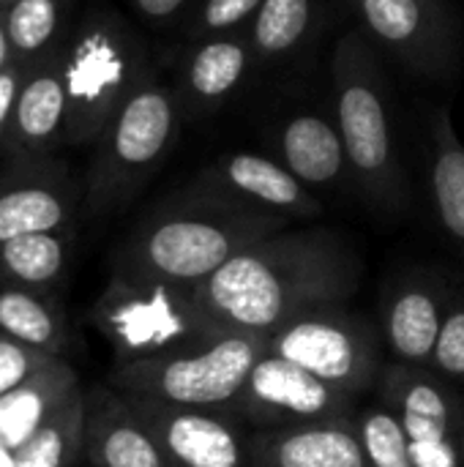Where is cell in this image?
I'll use <instances>...</instances> for the list:
<instances>
[{
	"label": "cell",
	"instance_id": "d6986e66",
	"mask_svg": "<svg viewBox=\"0 0 464 467\" xmlns=\"http://www.w3.org/2000/svg\"><path fill=\"white\" fill-rule=\"evenodd\" d=\"M356 419L249 432V467H372Z\"/></svg>",
	"mask_w": 464,
	"mask_h": 467
},
{
	"label": "cell",
	"instance_id": "484cf974",
	"mask_svg": "<svg viewBox=\"0 0 464 467\" xmlns=\"http://www.w3.org/2000/svg\"><path fill=\"white\" fill-rule=\"evenodd\" d=\"M317 19V0H263L246 27L257 63H273L293 55Z\"/></svg>",
	"mask_w": 464,
	"mask_h": 467
},
{
	"label": "cell",
	"instance_id": "8992f818",
	"mask_svg": "<svg viewBox=\"0 0 464 467\" xmlns=\"http://www.w3.org/2000/svg\"><path fill=\"white\" fill-rule=\"evenodd\" d=\"M265 350L268 337L230 331L183 353L145 361H115L107 383L129 397L230 413Z\"/></svg>",
	"mask_w": 464,
	"mask_h": 467
},
{
	"label": "cell",
	"instance_id": "ffe728a7",
	"mask_svg": "<svg viewBox=\"0 0 464 467\" xmlns=\"http://www.w3.org/2000/svg\"><path fill=\"white\" fill-rule=\"evenodd\" d=\"M273 142L279 161L312 192L334 189L345 178H353L339 126L320 112H298L284 118Z\"/></svg>",
	"mask_w": 464,
	"mask_h": 467
},
{
	"label": "cell",
	"instance_id": "277c9868",
	"mask_svg": "<svg viewBox=\"0 0 464 467\" xmlns=\"http://www.w3.org/2000/svg\"><path fill=\"white\" fill-rule=\"evenodd\" d=\"M156 66L142 38L112 11L88 14L63 44L66 137L68 145H96L118 109Z\"/></svg>",
	"mask_w": 464,
	"mask_h": 467
},
{
	"label": "cell",
	"instance_id": "d4e9b609",
	"mask_svg": "<svg viewBox=\"0 0 464 467\" xmlns=\"http://www.w3.org/2000/svg\"><path fill=\"white\" fill-rule=\"evenodd\" d=\"M74 0H16L3 11L14 57L33 63L66 44Z\"/></svg>",
	"mask_w": 464,
	"mask_h": 467
},
{
	"label": "cell",
	"instance_id": "9a60e30c",
	"mask_svg": "<svg viewBox=\"0 0 464 467\" xmlns=\"http://www.w3.org/2000/svg\"><path fill=\"white\" fill-rule=\"evenodd\" d=\"M191 183L293 222L323 213V205L309 186H304L279 159L260 153L238 150L219 156Z\"/></svg>",
	"mask_w": 464,
	"mask_h": 467
},
{
	"label": "cell",
	"instance_id": "836d02e7",
	"mask_svg": "<svg viewBox=\"0 0 464 467\" xmlns=\"http://www.w3.org/2000/svg\"><path fill=\"white\" fill-rule=\"evenodd\" d=\"M16 57H14V49H11V38H8V30H5V19H3V11H0V68L11 66Z\"/></svg>",
	"mask_w": 464,
	"mask_h": 467
},
{
	"label": "cell",
	"instance_id": "83f0119b",
	"mask_svg": "<svg viewBox=\"0 0 464 467\" xmlns=\"http://www.w3.org/2000/svg\"><path fill=\"white\" fill-rule=\"evenodd\" d=\"M356 424H358L361 446H364V454H366L369 465L418 467L416 460H413L407 435L402 430V421L397 419V413L386 402H377V405L361 410Z\"/></svg>",
	"mask_w": 464,
	"mask_h": 467
},
{
	"label": "cell",
	"instance_id": "f1b7e54d",
	"mask_svg": "<svg viewBox=\"0 0 464 467\" xmlns=\"http://www.w3.org/2000/svg\"><path fill=\"white\" fill-rule=\"evenodd\" d=\"M263 0H202L189 22V38H211L246 30Z\"/></svg>",
	"mask_w": 464,
	"mask_h": 467
},
{
	"label": "cell",
	"instance_id": "ac0fdd59",
	"mask_svg": "<svg viewBox=\"0 0 464 467\" xmlns=\"http://www.w3.org/2000/svg\"><path fill=\"white\" fill-rule=\"evenodd\" d=\"M82 460L90 467H167L145 421L109 383L85 391Z\"/></svg>",
	"mask_w": 464,
	"mask_h": 467
},
{
	"label": "cell",
	"instance_id": "ba28073f",
	"mask_svg": "<svg viewBox=\"0 0 464 467\" xmlns=\"http://www.w3.org/2000/svg\"><path fill=\"white\" fill-rule=\"evenodd\" d=\"M268 350L314 378L361 397L383 372V334L347 304L306 312L268 337Z\"/></svg>",
	"mask_w": 464,
	"mask_h": 467
},
{
	"label": "cell",
	"instance_id": "52a82bcc",
	"mask_svg": "<svg viewBox=\"0 0 464 467\" xmlns=\"http://www.w3.org/2000/svg\"><path fill=\"white\" fill-rule=\"evenodd\" d=\"M93 323L115 350V361H145L219 339L200 312L191 287L112 274L93 306Z\"/></svg>",
	"mask_w": 464,
	"mask_h": 467
},
{
	"label": "cell",
	"instance_id": "6da1fadb",
	"mask_svg": "<svg viewBox=\"0 0 464 467\" xmlns=\"http://www.w3.org/2000/svg\"><path fill=\"white\" fill-rule=\"evenodd\" d=\"M361 274V257L342 233L287 227L235 254L191 293L213 328L271 337L306 312L347 304Z\"/></svg>",
	"mask_w": 464,
	"mask_h": 467
},
{
	"label": "cell",
	"instance_id": "8fae6325",
	"mask_svg": "<svg viewBox=\"0 0 464 467\" xmlns=\"http://www.w3.org/2000/svg\"><path fill=\"white\" fill-rule=\"evenodd\" d=\"M361 30L407 68L443 79L462 55L459 16L451 0H347Z\"/></svg>",
	"mask_w": 464,
	"mask_h": 467
},
{
	"label": "cell",
	"instance_id": "4fadbf2b",
	"mask_svg": "<svg viewBox=\"0 0 464 467\" xmlns=\"http://www.w3.org/2000/svg\"><path fill=\"white\" fill-rule=\"evenodd\" d=\"M451 296L454 287L449 279L427 268L407 271L388 287L380 334L394 361L432 367Z\"/></svg>",
	"mask_w": 464,
	"mask_h": 467
},
{
	"label": "cell",
	"instance_id": "603a6c76",
	"mask_svg": "<svg viewBox=\"0 0 464 467\" xmlns=\"http://www.w3.org/2000/svg\"><path fill=\"white\" fill-rule=\"evenodd\" d=\"M0 334L46 356L68 348V320L49 290L0 282Z\"/></svg>",
	"mask_w": 464,
	"mask_h": 467
},
{
	"label": "cell",
	"instance_id": "30bf717a",
	"mask_svg": "<svg viewBox=\"0 0 464 467\" xmlns=\"http://www.w3.org/2000/svg\"><path fill=\"white\" fill-rule=\"evenodd\" d=\"M249 432L356 419V397L265 350L230 410Z\"/></svg>",
	"mask_w": 464,
	"mask_h": 467
},
{
	"label": "cell",
	"instance_id": "e575fe53",
	"mask_svg": "<svg viewBox=\"0 0 464 467\" xmlns=\"http://www.w3.org/2000/svg\"><path fill=\"white\" fill-rule=\"evenodd\" d=\"M0 467H16V457H14V451H8L5 446H0Z\"/></svg>",
	"mask_w": 464,
	"mask_h": 467
},
{
	"label": "cell",
	"instance_id": "2e32d148",
	"mask_svg": "<svg viewBox=\"0 0 464 467\" xmlns=\"http://www.w3.org/2000/svg\"><path fill=\"white\" fill-rule=\"evenodd\" d=\"M257 57L246 30L194 41L178 68V99L183 115L208 118L219 112L249 79Z\"/></svg>",
	"mask_w": 464,
	"mask_h": 467
},
{
	"label": "cell",
	"instance_id": "f546056e",
	"mask_svg": "<svg viewBox=\"0 0 464 467\" xmlns=\"http://www.w3.org/2000/svg\"><path fill=\"white\" fill-rule=\"evenodd\" d=\"M432 369L446 380L462 383L464 380V287H454L440 339L435 348Z\"/></svg>",
	"mask_w": 464,
	"mask_h": 467
},
{
	"label": "cell",
	"instance_id": "1f68e13d",
	"mask_svg": "<svg viewBox=\"0 0 464 467\" xmlns=\"http://www.w3.org/2000/svg\"><path fill=\"white\" fill-rule=\"evenodd\" d=\"M25 68H27V63H19V60L0 68V145L5 140V131H8L11 115H14V104H16V93H19Z\"/></svg>",
	"mask_w": 464,
	"mask_h": 467
},
{
	"label": "cell",
	"instance_id": "7c38bea8",
	"mask_svg": "<svg viewBox=\"0 0 464 467\" xmlns=\"http://www.w3.org/2000/svg\"><path fill=\"white\" fill-rule=\"evenodd\" d=\"M167 467H249V430L224 410L175 408L129 397Z\"/></svg>",
	"mask_w": 464,
	"mask_h": 467
},
{
	"label": "cell",
	"instance_id": "d590c367",
	"mask_svg": "<svg viewBox=\"0 0 464 467\" xmlns=\"http://www.w3.org/2000/svg\"><path fill=\"white\" fill-rule=\"evenodd\" d=\"M14 3H16V0H0V11H5V8L14 5Z\"/></svg>",
	"mask_w": 464,
	"mask_h": 467
},
{
	"label": "cell",
	"instance_id": "8d00e7d4",
	"mask_svg": "<svg viewBox=\"0 0 464 467\" xmlns=\"http://www.w3.org/2000/svg\"><path fill=\"white\" fill-rule=\"evenodd\" d=\"M462 467H464V427H462Z\"/></svg>",
	"mask_w": 464,
	"mask_h": 467
},
{
	"label": "cell",
	"instance_id": "d6a6232c",
	"mask_svg": "<svg viewBox=\"0 0 464 467\" xmlns=\"http://www.w3.org/2000/svg\"><path fill=\"white\" fill-rule=\"evenodd\" d=\"M191 0H131L134 11L150 25H170Z\"/></svg>",
	"mask_w": 464,
	"mask_h": 467
},
{
	"label": "cell",
	"instance_id": "7a4b0ae2",
	"mask_svg": "<svg viewBox=\"0 0 464 467\" xmlns=\"http://www.w3.org/2000/svg\"><path fill=\"white\" fill-rule=\"evenodd\" d=\"M290 224L293 219L189 183L129 235L115 254L112 274L194 287L252 244Z\"/></svg>",
	"mask_w": 464,
	"mask_h": 467
},
{
	"label": "cell",
	"instance_id": "44dd1931",
	"mask_svg": "<svg viewBox=\"0 0 464 467\" xmlns=\"http://www.w3.org/2000/svg\"><path fill=\"white\" fill-rule=\"evenodd\" d=\"M79 389L82 386L74 367L63 358H55L19 389L0 397V446L16 454L38 432V427Z\"/></svg>",
	"mask_w": 464,
	"mask_h": 467
},
{
	"label": "cell",
	"instance_id": "4dcf8cb0",
	"mask_svg": "<svg viewBox=\"0 0 464 467\" xmlns=\"http://www.w3.org/2000/svg\"><path fill=\"white\" fill-rule=\"evenodd\" d=\"M55 358H60V356H46L41 350H33V348L0 334V397L19 389L25 380H30L36 372H41Z\"/></svg>",
	"mask_w": 464,
	"mask_h": 467
},
{
	"label": "cell",
	"instance_id": "cb8c5ba5",
	"mask_svg": "<svg viewBox=\"0 0 464 467\" xmlns=\"http://www.w3.org/2000/svg\"><path fill=\"white\" fill-rule=\"evenodd\" d=\"M71 227L30 233L0 244V282L49 290L68 268Z\"/></svg>",
	"mask_w": 464,
	"mask_h": 467
},
{
	"label": "cell",
	"instance_id": "e0dca14e",
	"mask_svg": "<svg viewBox=\"0 0 464 467\" xmlns=\"http://www.w3.org/2000/svg\"><path fill=\"white\" fill-rule=\"evenodd\" d=\"M66 137L63 47L27 63L3 148L16 159L46 156Z\"/></svg>",
	"mask_w": 464,
	"mask_h": 467
},
{
	"label": "cell",
	"instance_id": "9c48e42d",
	"mask_svg": "<svg viewBox=\"0 0 464 467\" xmlns=\"http://www.w3.org/2000/svg\"><path fill=\"white\" fill-rule=\"evenodd\" d=\"M380 402H386L407 435L418 467H462L464 402L432 367L391 361L383 367Z\"/></svg>",
	"mask_w": 464,
	"mask_h": 467
},
{
	"label": "cell",
	"instance_id": "5b68a950",
	"mask_svg": "<svg viewBox=\"0 0 464 467\" xmlns=\"http://www.w3.org/2000/svg\"><path fill=\"white\" fill-rule=\"evenodd\" d=\"M183 107L178 90L153 68L96 140L85 200L93 213L129 202L178 142Z\"/></svg>",
	"mask_w": 464,
	"mask_h": 467
},
{
	"label": "cell",
	"instance_id": "4316f807",
	"mask_svg": "<svg viewBox=\"0 0 464 467\" xmlns=\"http://www.w3.org/2000/svg\"><path fill=\"white\" fill-rule=\"evenodd\" d=\"M85 441V389L74 391L14 454L16 467H74Z\"/></svg>",
	"mask_w": 464,
	"mask_h": 467
},
{
	"label": "cell",
	"instance_id": "5bb4252c",
	"mask_svg": "<svg viewBox=\"0 0 464 467\" xmlns=\"http://www.w3.org/2000/svg\"><path fill=\"white\" fill-rule=\"evenodd\" d=\"M77 202L79 186L63 164L44 156L19 159L0 178V244L71 227Z\"/></svg>",
	"mask_w": 464,
	"mask_h": 467
},
{
	"label": "cell",
	"instance_id": "3957f363",
	"mask_svg": "<svg viewBox=\"0 0 464 467\" xmlns=\"http://www.w3.org/2000/svg\"><path fill=\"white\" fill-rule=\"evenodd\" d=\"M334 120L339 126L350 175L364 197L383 211H402L407 175L388 115V93L375 41L364 30H347L331 55Z\"/></svg>",
	"mask_w": 464,
	"mask_h": 467
},
{
	"label": "cell",
	"instance_id": "7402d4cb",
	"mask_svg": "<svg viewBox=\"0 0 464 467\" xmlns=\"http://www.w3.org/2000/svg\"><path fill=\"white\" fill-rule=\"evenodd\" d=\"M429 197L443 233L464 246V142L449 107L435 109L429 129Z\"/></svg>",
	"mask_w": 464,
	"mask_h": 467
}]
</instances>
